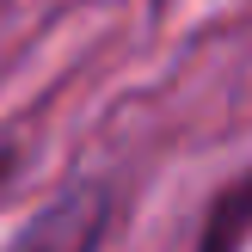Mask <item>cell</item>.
Instances as JSON below:
<instances>
[{"label":"cell","mask_w":252,"mask_h":252,"mask_svg":"<svg viewBox=\"0 0 252 252\" xmlns=\"http://www.w3.org/2000/svg\"><path fill=\"white\" fill-rule=\"evenodd\" d=\"M111 209H117L111 179L80 172V179H68L19 234H12L6 252H98L105 234H111Z\"/></svg>","instance_id":"6da1fadb"},{"label":"cell","mask_w":252,"mask_h":252,"mask_svg":"<svg viewBox=\"0 0 252 252\" xmlns=\"http://www.w3.org/2000/svg\"><path fill=\"white\" fill-rule=\"evenodd\" d=\"M246 203H252V185L228 179L221 197L209 203V216H203V246L197 252H240L246 246Z\"/></svg>","instance_id":"7a4b0ae2"},{"label":"cell","mask_w":252,"mask_h":252,"mask_svg":"<svg viewBox=\"0 0 252 252\" xmlns=\"http://www.w3.org/2000/svg\"><path fill=\"white\" fill-rule=\"evenodd\" d=\"M12 166H19V154H12V148H0V191L12 185Z\"/></svg>","instance_id":"3957f363"}]
</instances>
